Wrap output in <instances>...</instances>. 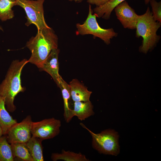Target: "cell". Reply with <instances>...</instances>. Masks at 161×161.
I'll use <instances>...</instances> for the list:
<instances>
[{
  "instance_id": "obj_1",
  "label": "cell",
  "mask_w": 161,
  "mask_h": 161,
  "mask_svg": "<svg viewBox=\"0 0 161 161\" xmlns=\"http://www.w3.org/2000/svg\"><path fill=\"white\" fill-rule=\"evenodd\" d=\"M28 62L26 59L13 61L0 85V96L4 99L7 109L9 112H13L16 110L14 103L15 98L19 93L25 90L21 86V77L22 69Z\"/></svg>"
},
{
  "instance_id": "obj_2",
  "label": "cell",
  "mask_w": 161,
  "mask_h": 161,
  "mask_svg": "<svg viewBox=\"0 0 161 161\" xmlns=\"http://www.w3.org/2000/svg\"><path fill=\"white\" fill-rule=\"evenodd\" d=\"M58 41L57 36L51 27L38 30L36 35L26 44L31 53L28 62L39 68L51 51L58 48Z\"/></svg>"
},
{
  "instance_id": "obj_3",
  "label": "cell",
  "mask_w": 161,
  "mask_h": 161,
  "mask_svg": "<svg viewBox=\"0 0 161 161\" xmlns=\"http://www.w3.org/2000/svg\"><path fill=\"white\" fill-rule=\"evenodd\" d=\"M161 26V23L154 19L148 7L145 13L138 15L135 29L136 37H141L143 39L139 49L140 52L146 54L155 47L160 38L157 32Z\"/></svg>"
},
{
  "instance_id": "obj_4",
  "label": "cell",
  "mask_w": 161,
  "mask_h": 161,
  "mask_svg": "<svg viewBox=\"0 0 161 161\" xmlns=\"http://www.w3.org/2000/svg\"><path fill=\"white\" fill-rule=\"evenodd\" d=\"M80 125L87 130L92 137L93 148L100 154L117 155L120 152L119 136L113 129H106L99 133L96 134L88 129L83 123Z\"/></svg>"
},
{
  "instance_id": "obj_5",
  "label": "cell",
  "mask_w": 161,
  "mask_h": 161,
  "mask_svg": "<svg viewBox=\"0 0 161 161\" xmlns=\"http://www.w3.org/2000/svg\"><path fill=\"white\" fill-rule=\"evenodd\" d=\"M93 13L91 5L89 4V13L85 21L83 24L77 23L76 25L77 33L81 35H92L108 45L110 43L111 39L117 36V33L112 28L105 29L100 27L97 21L96 15Z\"/></svg>"
},
{
  "instance_id": "obj_6",
  "label": "cell",
  "mask_w": 161,
  "mask_h": 161,
  "mask_svg": "<svg viewBox=\"0 0 161 161\" xmlns=\"http://www.w3.org/2000/svg\"><path fill=\"white\" fill-rule=\"evenodd\" d=\"M45 0H16V5L23 8L27 15V21L25 24L28 26L34 24L38 30L49 28L44 17L43 4Z\"/></svg>"
},
{
  "instance_id": "obj_7",
  "label": "cell",
  "mask_w": 161,
  "mask_h": 161,
  "mask_svg": "<svg viewBox=\"0 0 161 161\" xmlns=\"http://www.w3.org/2000/svg\"><path fill=\"white\" fill-rule=\"evenodd\" d=\"M61 126V121L53 117L38 122H32L31 129L32 135L42 141L52 139L59 134Z\"/></svg>"
},
{
  "instance_id": "obj_8",
  "label": "cell",
  "mask_w": 161,
  "mask_h": 161,
  "mask_svg": "<svg viewBox=\"0 0 161 161\" xmlns=\"http://www.w3.org/2000/svg\"><path fill=\"white\" fill-rule=\"evenodd\" d=\"M32 122L31 116L28 115L20 122L13 125L6 134L9 143H26L32 136Z\"/></svg>"
},
{
  "instance_id": "obj_9",
  "label": "cell",
  "mask_w": 161,
  "mask_h": 161,
  "mask_svg": "<svg viewBox=\"0 0 161 161\" xmlns=\"http://www.w3.org/2000/svg\"><path fill=\"white\" fill-rule=\"evenodd\" d=\"M117 18L124 28L136 29L138 15L126 1L117 5L114 9Z\"/></svg>"
},
{
  "instance_id": "obj_10",
  "label": "cell",
  "mask_w": 161,
  "mask_h": 161,
  "mask_svg": "<svg viewBox=\"0 0 161 161\" xmlns=\"http://www.w3.org/2000/svg\"><path fill=\"white\" fill-rule=\"evenodd\" d=\"M59 52L58 48L52 50L38 68L40 71H44L49 74L57 85L61 77L59 73Z\"/></svg>"
},
{
  "instance_id": "obj_11",
  "label": "cell",
  "mask_w": 161,
  "mask_h": 161,
  "mask_svg": "<svg viewBox=\"0 0 161 161\" xmlns=\"http://www.w3.org/2000/svg\"><path fill=\"white\" fill-rule=\"evenodd\" d=\"M71 97L74 102H86L90 100L92 92L76 79H73L69 83Z\"/></svg>"
},
{
  "instance_id": "obj_12",
  "label": "cell",
  "mask_w": 161,
  "mask_h": 161,
  "mask_svg": "<svg viewBox=\"0 0 161 161\" xmlns=\"http://www.w3.org/2000/svg\"><path fill=\"white\" fill-rule=\"evenodd\" d=\"M61 89L64 101V116L66 123H69L74 117L73 109L69 106V101L71 97L69 85L61 77L57 85Z\"/></svg>"
},
{
  "instance_id": "obj_13",
  "label": "cell",
  "mask_w": 161,
  "mask_h": 161,
  "mask_svg": "<svg viewBox=\"0 0 161 161\" xmlns=\"http://www.w3.org/2000/svg\"><path fill=\"white\" fill-rule=\"evenodd\" d=\"M93 108V106L90 100L75 102L73 109V115L77 117L81 121L85 120L94 114Z\"/></svg>"
},
{
  "instance_id": "obj_14",
  "label": "cell",
  "mask_w": 161,
  "mask_h": 161,
  "mask_svg": "<svg viewBox=\"0 0 161 161\" xmlns=\"http://www.w3.org/2000/svg\"><path fill=\"white\" fill-rule=\"evenodd\" d=\"M42 140L32 136L26 143L27 146L34 161H44Z\"/></svg>"
},
{
  "instance_id": "obj_15",
  "label": "cell",
  "mask_w": 161,
  "mask_h": 161,
  "mask_svg": "<svg viewBox=\"0 0 161 161\" xmlns=\"http://www.w3.org/2000/svg\"><path fill=\"white\" fill-rule=\"evenodd\" d=\"M17 122L6 109L4 99L0 96V125L3 135H6L10 128Z\"/></svg>"
},
{
  "instance_id": "obj_16",
  "label": "cell",
  "mask_w": 161,
  "mask_h": 161,
  "mask_svg": "<svg viewBox=\"0 0 161 161\" xmlns=\"http://www.w3.org/2000/svg\"><path fill=\"white\" fill-rule=\"evenodd\" d=\"M125 0H109L104 5L95 7L93 10V12L97 17L106 20L109 19L115 7Z\"/></svg>"
},
{
  "instance_id": "obj_17",
  "label": "cell",
  "mask_w": 161,
  "mask_h": 161,
  "mask_svg": "<svg viewBox=\"0 0 161 161\" xmlns=\"http://www.w3.org/2000/svg\"><path fill=\"white\" fill-rule=\"evenodd\" d=\"M51 159L53 161L62 160L65 161H89L85 155L81 153H76L69 151L62 150L60 153H53Z\"/></svg>"
},
{
  "instance_id": "obj_18",
  "label": "cell",
  "mask_w": 161,
  "mask_h": 161,
  "mask_svg": "<svg viewBox=\"0 0 161 161\" xmlns=\"http://www.w3.org/2000/svg\"><path fill=\"white\" fill-rule=\"evenodd\" d=\"M14 159L16 157L24 161H34L26 143L10 144Z\"/></svg>"
},
{
  "instance_id": "obj_19",
  "label": "cell",
  "mask_w": 161,
  "mask_h": 161,
  "mask_svg": "<svg viewBox=\"0 0 161 161\" xmlns=\"http://www.w3.org/2000/svg\"><path fill=\"white\" fill-rule=\"evenodd\" d=\"M16 0H0V19L5 21L14 16L12 7L16 5Z\"/></svg>"
},
{
  "instance_id": "obj_20",
  "label": "cell",
  "mask_w": 161,
  "mask_h": 161,
  "mask_svg": "<svg viewBox=\"0 0 161 161\" xmlns=\"http://www.w3.org/2000/svg\"><path fill=\"white\" fill-rule=\"evenodd\" d=\"M14 159L7 137L2 136L0 137V161H13Z\"/></svg>"
},
{
  "instance_id": "obj_21",
  "label": "cell",
  "mask_w": 161,
  "mask_h": 161,
  "mask_svg": "<svg viewBox=\"0 0 161 161\" xmlns=\"http://www.w3.org/2000/svg\"><path fill=\"white\" fill-rule=\"evenodd\" d=\"M151 7V13L154 19L161 23V1L151 0L149 2Z\"/></svg>"
},
{
  "instance_id": "obj_22",
  "label": "cell",
  "mask_w": 161,
  "mask_h": 161,
  "mask_svg": "<svg viewBox=\"0 0 161 161\" xmlns=\"http://www.w3.org/2000/svg\"><path fill=\"white\" fill-rule=\"evenodd\" d=\"M109 0H87V2L89 4L95 5L96 7H99L102 6Z\"/></svg>"
},
{
  "instance_id": "obj_23",
  "label": "cell",
  "mask_w": 161,
  "mask_h": 161,
  "mask_svg": "<svg viewBox=\"0 0 161 161\" xmlns=\"http://www.w3.org/2000/svg\"><path fill=\"white\" fill-rule=\"evenodd\" d=\"M70 1H74L77 3H80L82 2L83 0H68Z\"/></svg>"
},
{
  "instance_id": "obj_24",
  "label": "cell",
  "mask_w": 161,
  "mask_h": 161,
  "mask_svg": "<svg viewBox=\"0 0 161 161\" xmlns=\"http://www.w3.org/2000/svg\"><path fill=\"white\" fill-rule=\"evenodd\" d=\"M3 135V131L0 125V137Z\"/></svg>"
},
{
  "instance_id": "obj_25",
  "label": "cell",
  "mask_w": 161,
  "mask_h": 161,
  "mask_svg": "<svg viewBox=\"0 0 161 161\" xmlns=\"http://www.w3.org/2000/svg\"><path fill=\"white\" fill-rule=\"evenodd\" d=\"M151 0H144L145 3L146 4H148L149 1Z\"/></svg>"
},
{
  "instance_id": "obj_26",
  "label": "cell",
  "mask_w": 161,
  "mask_h": 161,
  "mask_svg": "<svg viewBox=\"0 0 161 161\" xmlns=\"http://www.w3.org/2000/svg\"><path fill=\"white\" fill-rule=\"evenodd\" d=\"M0 30L2 31H3V29L2 28L1 26L0 25Z\"/></svg>"
}]
</instances>
